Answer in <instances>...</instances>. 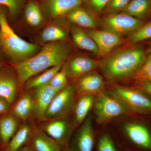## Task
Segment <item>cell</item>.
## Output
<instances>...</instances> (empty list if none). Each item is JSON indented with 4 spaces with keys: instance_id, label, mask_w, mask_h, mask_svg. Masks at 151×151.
I'll list each match as a JSON object with an SVG mask.
<instances>
[{
    "instance_id": "obj_1",
    "label": "cell",
    "mask_w": 151,
    "mask_h": 151,
    "mask_svg": "<svg viewBox=\"0 0 151 151\" xmlns=\"http://www.w3.org/2000/svg\"><path fill=\"white\" fill-rule=\"evenodd\" d=\"M144 50L134 45L113 50L98 61L104 78L110 83L131 79L145 61Z\"/></svg>"
},
{
    "instance_id": "obj_2",
    "label": "cell",
    "mask_w": 151,
    "mask_h": 151,
    "mask_svg": "<svg viewBox=\"0 0 151 151\" xmlns=\"http://www.w3.org/2000/svg\"><path fill=\"white\" fill-rule=\"evenodd\" d=\"M70 43L63 40L45 44L37 54L14 66L19 84L57 65L63 64L70 54Z\"/></svg>"
},
{
    "instance_id": "obj_3",
    "label": "cell",
    "mask_w": 151,
    "mask_h": 151,
    "mask_svg": "<svg viewBox=\"0 0 151 151\" xmlns=\"http://www.w3.org/2000/svg\"><path fill=\"white\" fill-rule=\"evenodd\" d=\"M119 119V129L111 132L122 149L151 151V116H127Z\"/></svg>"
},
{
    "instance_id": "obj_4",
    "label": "cell",
    "mask_w": 151,
    "mask_h": 151,
    "mask_svg": "<svg viewBox=\"0 0 151 151\" xmlns=\"http://www.w3.org/2000/svg\"><path fill=\"white\" fill-rule=\"evenodd\" d=\"M0 6V45L15 64L28 59L39 52L37 45L21 38L9 24L6 11Z\"/></svg>"
},
{
    "instance_id": "obj_5",
    "label": "cell",
    "mask_w": 151,
    "mask_h": 151,
    "mask_svg": "<svg viewBox=\"0 0 151 151\" xmlns=\"http://www.w3.org/2000/svg\"><path fill=\"white\" fill-rule=\"evenodd\" d=\"M92 110L94 119L100 125H105L127 116H137L119 99L109 94L106 89L95 96Z\"/></svg>"
},
{
    "instance_id": "obj_6",
    "label": "cell",
    "mask_w": 151,
    "mask_h": 151,
    "mask_svg": "<svg viewBox=\"0 0 151 151\" xmlns=\"http://www.w3.org/2000/svg\"><path fill=\"white\" fill-rule=\"evenodd\" d=\"M106 90L135 115L151 116V95L140 88L115 85L106 88Z\"/></svg>"
},
{
    "instance_id": "obj_7",
    "label": "cell",
    "mask_w": 151,
    "mask_h": 151,
    "mask_svg": "<svg viewBox=\"0 0 151 151\" xmlns=\"http://www.w3.org/2000/svg\"><path fill=\"white\" fill-rule=\"evenodd\" d=\"M77 98L74 84H68L56 92L47 111L43 121L61 118L72 113Z\"/></svg>"
},
{
    "instance_id": "obj_8",
    "label": "cell",
    "mask_w": 151,
    "mask_h": 151,
    "mask_svg": "<svg viewBox=\"0 0 151 151\" xmlns=\"http://www.w3.org/2000/svg\"><path fill=\"white\" fill-rule=\"evenodd\" d=\"M40 129L63 147L69 145L70 139L76 129L71 114L45 121Z\"/></svg>"
},
{
    "instance_id": "obj_9",
    "label": "cell",
    "mask_w": 151,
    "mask_h": 151,
    "mask_svg": "<svg viewBox=\"0 0 151 151\" xmlns=\"http://www.w3.org/2000/svg\"><path fill=\"white\" fill-rule=\"evenodd\" d=\"M102 29L119 35H129L144 24L142 21L123 12L105 15L100 22Z\"/></svg>"
},
{
    "instance_id": "obj_10",
    "label": "cell",
    "mask_w": 151,
    "mask_h": 151,
    "mask_svg": "<svg viewBox=\"0 0 151 151\" xmlns=\"http://www.w3.org/2000/svg\"><path fill=\"white\" fill-rule=\"evenodd\" d=\"M93 116L89 114L76 129L69 144L71 151H93L96 134L93 127Z\"/></svg>"
},
{
    "instance_id": "obj_11",
    "label": "cell",
    "mask_w": 151,
    "mask_h": 151,
    "mask_svg": "<svg viewBox=\"0 0 151 151\" xmlns=\"http://www.w3.org/2000/svg\"><path fill=\"white\" fill-rule=\"evenodd\" d=\"M86 31L95 42L98 49L97 55L101 58L108 55L126 41L123 36L106 30L89 29Z\"/></svg>"
},
{
    "instance_id": "obj_12",
    "label": "cell",
    "mask_w": 151,
    "mask_h": 151,
    "mask_svg": "<svg viewBox=\"0 0 151 151\" xmlns=\"http://www.w3.org/2000/svg\"><path fill=\"white\" fill-rule=\"evenodd\" d=\"M98 67V61L87 56L80 55L65 61L61 70L67 78L75 80L86 73L95 70Z\"/></svg>"
},
{
    "instance_id": "obj_13",
    "label": "cell",
    "mask_w": 151,
    "mask_h": 151,
    "mask_svg": "<svg viewBox=\"0 0 151 151\" xmlns=\"http://www.w3.org/2000/svg\"><path fill=\"white\" fill-rule=\"evenodd\" d=\"M73 83L77 97L83 95L96 96L106 89L103 76L96 70L78 77Z\"/></svg>"
},
{
    "instance_id": "obj_14",
    "label": "cell",
    "mask_w": 151,
    "mask_h": 151,
    "mask_svg": "<svg viewBox=\"0 0 151 151\" xmlns=\"http://www.w3.org/2000/svg\"><path fill=\"white\" fill-rule=\"evenodd\" d=\"M82 3V0H42L40 6L43 16L53 19L66 15Z\"/></svg>"
},
{
    "instance_id": "obj_15",
    "label": "cell",
    "mask_w": 151,
    "mask_h": 151,
    "mask_svg": "<svg viewBox=\"0 0 151 151\" xmlns=\"http://www.w3.org/2000/svg\"><path fill=\"white\" fill-rule=\"evenodd\" d=\"M33 115L40 121H43L47 108L56 92L48 84L33 89Z\"/></svg>"
},
{
    "instance_id": "obj_16",
    "label": "cell",
    "mask_w": 151,
    "mask_h": 151,
    "mask_svg": "<svg viewBox=\"0 0 151 151\" xmlns=\"http://www.w3.org/2000/svg\"><path fill=\"white\" fill-rule=\"evenodd\" d=\"M62 17L53 19V21L44 28L40 36V40L42 43L45 44L66 40L69 29Z\"/></svg>"
},
{
    "instance_id": "obj_17",
    "label": "cell",
    "mask_w": 151,
    "mask_h": 151,
    "mask_svg": "<svg viewBox=\"0 0 151 151\" xmlns=\"http://www.w3.org/2000/svg\"><path fill=\"white\" fill-rule=\"evenodd\" d=\"M18 81L16 74L9 69L0 71V97L12 104L18 89Z\"/></svg>"
},
{
    "instance_id": "obj_18",
    "label": "cell",
    "mask_w": 151,
    "mask_h": 151,
    "mask_svg": "<svg viewBox=\"0 0 151 151\" xmlns=\"http://www.w3.org/2000/svg\"><path fill=\"white\" fill-rule=\"evenodd\" d=\"M67 19L73 24L86 29H97L100 22L96 14L88 9L79 6L66 15Z\"/></svg>"
},
{
    "instance_id": "obj_19",
    "label": "cell",
    "mask_w": 151,
    "mask_h": 151,
    "mask_svg": "<svg viewBox=\"0 0 151 151\" xmlns=\"http://www.w3.org/2000/svg\"><path fill=\"white\" fill-rule=\"evenodd\" d=\"M95 96L83 95L77 97L72 112L73 125L75 129L84 122L92 110Z\"/></svg>"
},
{
    "instance_id": "obj_20",
    "label": "cell",
    "mask_w": 151,
    "mask_h": 151,
    "mask_svg": "<svg viewBox=\"0 0 151 151\" xmlns=\"http://www.w3.org/2000/svg\"><path fill=\"white\" fill-rule=\"evenodd\" d=\"M33 127L25 122L9 142L0 151H19L25 146L29 145L31 139Z\"/></svg>"
},
{
    "instance_id": "obj_21",
    "label": "cell",
    "mask_w": 151,
    "mask_h": 151,
    "mask_svg": "<svg viewBox=\"0 0 151 151\" xmlns=\"http://www.w3.org/2000/svg\"><path fill=\"white\" fill-rule=\"evenodd\" d=\"M33 128L30 145L33 151H63V148L40 129Z\"/></svg>"
},
{
    "instance_id": "obj_22",
    "label": "cell",
    "mask_w": 151,
    "mask_h": 151,
    "mask_svg": "<svg viewBox=\"0 0 151 151\" xmlns=\"http://www.w3.org/2000/svg\"><path fill=\"white\" fill-rule=\"evenodd\" d=\"M20 122L11 113H7L0 117V141L2 146L1 150L7 145L19 129Z\"/></svg>"
},
{
    "instance_id": "obj_23",
    "label": "cell",
    "mask_w": 151,
    "mask_h": 151,
    "mask_svg": "<svg viewBox=\"0 0 151 151\" xmlns=\"http://www.w3.org/2000/svg\"><path fill=\"white\" fill-rule=\"evenodd\" d=\"M74 44L79 48L97 55L98 49L95 42L86 30L73 24L70 28Z\"/></svg>"
},
{
    "instance_id": "obj_24",
    "label": "cell",
    "mask_w": 151,
    "mask_h": 151,
    "mask_svg": "<svg viewBox=\"0 0 151 151\" xmlns=\"http://www.w3.org/2000/svg\"><path fill=\"white\" fill-rule=\"evenodd\" d=\"M33 110L32 93L27 92L16 102L10 113L20 121L25 122L33 115Z\"/></svg>"
},
{
    "instance_id": "obj_25",
    "label": "cell",
    "mask_w": 151,
    "mask_h": 151,
    "mask_svg": "<svg viewBox=\"0 0 151 151\" xmlns=\"http://www.w3.org/2000/svg\"><path fill=\"white\" fill-rule=\"evenodd\" d=\"M122 12L143 21L151 16V0H131Z\"/></svg>"
},
{
    "instance_id": "obj_26",
    "label": "cell",
    "mask_w": 151,
    "mask_h": 151,
    "mask_svg": "<svg viewBox=\"0 0 151 151\" xmlns=\"http://www.w3.org/2000/svg\"><path fill=\"white\" fill-rule=\"evenodd\" d=\"M94 148L96 151H122L112 132L107 131L96 132Z\"/></svg>"
},
{
    "instance_id": "obj_27",
    "label": "cell",
    "mask_w": 151,
    "mask_h": 151,
    "mask_svg": "<svg viewBox=\"0 0 151 151\" xmlns=\"http://www.w3.org/2000/svg\"><path fill=\"white\" fill-rule=\"evenodd\" d=\"M62 65L63 64L57 65L43 71L37 76L30 78L25 83V88L27 90H32L48 84L54 75L61 70Z\"/></svg>"
},
{
    "instance_id": "obj_28",
    "label": "cell",
    "mask_w": 151,
    "mask_h": 151,
    "mask_svg": "<svg viewBox=\"0 0 151 151\" xmlns=\"http://www.w3.org/2000/svg\"><path fill=\"white\" fill-rule=\"evenodd\" d=\"M24 17L27 22L32 27H37L42 23L43 15L40 6L34 1H31L25 8Z\"/></svg>"
},
{
    "instance_id": "obj_29",
    "label": "cell",
    "mask_w": 151,
    "mask_h": 151,
    "mask_svg": "<svg viewBox=\"0 0 151 151\" xmlns=\"http://www.w3.org/2000/svg\"><path fill=\"white\" fill-rule=\"evenodd\" d=\"M127 37V40L132 45L151 39V21L146 24H143Z\"/></svg>"
},
{
    "instance_id": "obj_30",
    "label": "cell",
    "mask_w": 151,
    "mask_h": 151,
    "mask_svg": "<svg viewBox=\"0 0 151 151\" xmlns=\"http://www.w3.org/2000/svg\"><path fill=\"white\" fill-rule=\"evenodd\" d=\"M151 77V54L147 57L145 61L139 70L133 75L131 79L136 84L147 81Z\"/></svg>"
},
{
    "instance_id": "obj_31",
    "label": "cell",
    "mask_w": 151,
    "mask_h": 151,
    "mask_svg": "<svg viewBox=\"0 0 151 151\" xmlns=\"http://www.w3.org/2000/svg\"><path fill=\"white\" fill-rule=\"evenodd\" d=\"M25 0H0V6L6 7L12 17H16L21 10Z\"/></svg>"
},
{
    "instance_id": "obj_32",
    "label": "cell",
    "mask_w": 151,
    "mask_h": 151,
    "mask_svg": "<svg viewBox=\"0 0 151 151\" xmlns=\"http://www.w3.org/2000/svg\"><path fill=\"white\" fill-rule=\"evenodd\" d=\"M87 9L96 15L103 14L111 0H82Z\"/></svg>"
},
{
    "instance_id": "obj_33",
    "label": "cell",
    "mask_w": 151,
    "mask_h": 151,
    "mask_svg": "<svg viewBox=\"0 0 151 151\" xmlns=\"http://www.w3.org/2000/svg\"><path fill=\"white\" fill-rule=\"evenodd\" d=\"M131 0H111L103 14L105 15L122 12L128 6Z\"/></svg>"
},
{
    "instance_id": "obj_34",
    "label": "cell",
    "mask_w": 151,
    "mask_h": 151,
    "mask_svg": "<svg viewBox=\"0 0 151 151\" xmlns=\"http://www.w3.org/2000/svg\"><path fill=\"white\" fill-rule=\"evenodd\" d=\"M48 84L55 92H59L68 84L67 76L60 70L52 77Z\"/></svg>"
},
{
    "instance_id": "obj_35",
    "label": "cell",
    "mask_w": 151,
    "mask_h": 151,
    "mask_svg": "<svg viewBox=\"0 0 151 151\" xmlns=\"http://www.w3.org/2000/svg\"><path fill=\"white\" fill-rule=\"evenodd\" d=\"M10 105L8 102L0 97V116L8 113L10 108Z\"/></svg>"
},
{
    "instance_id": "obj_36",
    "label": "cell",
    "mask_w": 151,
    "mask_h": 151,
    "mask_svg": "<svg viewBox=\"0 0 151 151\" xmlns=\"http://www.w3.org/2000/svg\"><path fill=\"white\" fill-rule=\"evenodd\" d=\"M135 86L140 88L151 95V82L145 81V82H141V83L137 84Z\"/></svg>"
},
{
    "instance_id": "obj_37",
    "label": "cell",
    "mask_w": 151,
    "mask_h": 151,
    "mask_svg": "<svg viewBox=\"0 0 151 151\" xmlns=\"http://www.w3.org/2000/svg\"><path fill=\"white\" fill-rule=\"evenodd\" d=\"M19 151H33V150L31 146L29 144V145L25 146Z\"/></svg>"
},
{
    "instance_id": "obj_38",
    "label": "cell",
    "mask_w": 151,
    "mask_h": 151,
    "mask_svg": "<svg viewBox=\"0 0 151 151\" xmlns=\"http://www.w3.org/2000/svg\"><path fill=\"white\" fill-rule=\"evenodd\" d=\"M63 151H71V150L69 148V145H68L63 148Z\"/></svg>"
},
{
    "instance_id": "obj_39",
    "label": "cell",
    "mask_w": 151,
    "mask_h": 151,
    "mask_svg": "<svg viewBox=\"0 0 151 151\" xmlns=\"http://www.w3.org/2000/svg\"><path fill=\"white\" fill-rule=\"evenodd\" d=\"M150 81V82H151V77L150 78H149V79H148V80H147V81Z\"/></svg>"
},
{
    "instance_id": "obj_40",
    "label": "cell",
    "mask_w": 151,
    "mask_h": 151,
    "mask_svg": "<svg viewBox=\"0 0 151 151\" xmlns=\"http://www.w3.org/2000/svg\"><path fill=\"white\" fill-rule=\"evenodd\" d=\"M1 141H0V150L1 148Z\"/></svg>"
},
{
    "instance_id": "obj_41",
    "label": "cell",
    "mask_w": 151,
    "mask_h": 151,
    "mask_svg": "<svg viewBox=\"0 0 151 151\" xmlns=\"http://www.w3.org/2000/svg\"><path fill=\"white\" fill-rule=\"evenodd\" d=\"M149 52H150V54H151V47L150 48V50H149Z\"/></svg>"
},
{
    "instance_id": "obj_42",
    "label": "cell",
    "mask_w": 151,
    "mask_h": 151,
    "mask_svg": "<svg viewBox=\"0 0 151 151\" xmlns=\"http://www.w3.org/2000/svg\"><path fill=\"white\" fill-rule=\"evenodd\" d=\"M121 150H122V151H128L126 150H124V149H122V148H121Z\"/></svg>"
},
{
    "instance_id": "obj_43",
    "label": "cell",
    "mask_w": 151,
    "mask_h": 151,
    "mask_svg": "<svg viewBox=\"0 0 151 151\" xmlns=\"http://www.w3.org/2000/svg\"><path fill=\"white\" fill-rule=\"evenodd\" d=\"M1 65H2L1 63V61H0V68L1 67Z\"/></svg>"
},
{
    "instance_id": "obj_44",
    "label": "cell",
    "mask_w": 151,
    "mask_h": 151,
    "mask_svg": "<svg viewBox=\"0 0 151 151\" xmlns=\"http://www.w3.org/2000/svg\"><path fill=\"white\" fill-rule=\"evenodd\" d=\"M0 47H1V45H0Z\"/></svg>"
}]
</instances>
